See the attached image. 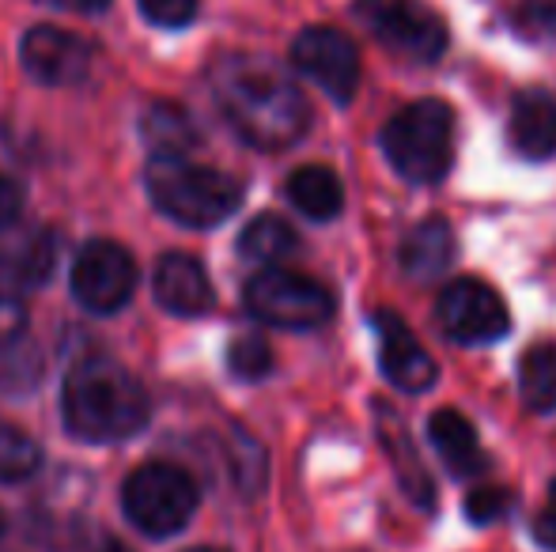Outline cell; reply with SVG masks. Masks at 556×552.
Wrapping results in <instances>:
<instances>
[{
    "label": "cell",
    "mask_w": 556,
    "mask_h": 552,
    "mask_svg": "<svg viewBox=\"0 0 556 552\" xmlns=\"http://www.w3.org/2000/svg\"><path fill=\"white\" fill-rule=\"evenodd\" d=\"M0 534H4V515H0Z\"/></svg>",
    "instance_id": "34"
},
{
    "label": "cell",
    "mask_w": 556,
    "mask_h": 552,
    "mask_svg": "<svg viewBox=\"0 0 556 552\" xmlns=\"http://www.w3.org/2000/svg\"><path fill=\"white\" fill-rule=\"evenodd\" d=\"M42 4L65 8V12H99V8H106V0H42Z\"/></svg>",
    "instance_id": "31"
},
{
    "label": "cell",
    "mask_w": 556,
    "mask_h": 552,
    "mask_svg": "<svg viewBox=\"0 0 556 552\" xmlns=\"http://www.w3.org/2000/svg\"><path fill=\"white\" fill-rule=\"evenodd\" d=\"M352 15L375 42L413 65H435L451 46L446 20L428 0H352Z\"/></svg>",
    "instance_id": "6"
},
{
    "label": "cell",
    "mask_w": 556,
    "mask_h": 552,
    "mask_svg": "<svg viewBox=\"0 0 556 552\" xmlns=\"http://www.w3.org/2000/svg\"><path fill=\"white\" fill-rule=\"evenodd\" d=\"M96 552H129V549H125L122 541H103V545H99Z\"/></svg>",
    "instance_id": "32"
},
{
    "label": "cell",
    "mask_w": 556,
    "mask_h": 552,
    "mask_svg": "<svg viewBox=\"0 0 556 552\" xmlns=\"http://www.w3.org/2000/svg\"><path fill=\"white\" fill-rule=\"evenodd\" d=\"M155 299L170 314L198 318L216 307V287L198 258H190V254H163L160 266H155Z\"/></svg>",
    "instance_id": "14"
},
{
    "label": "cell",
    "mask_w": 556,
    "mask_h": 552,
    "mask_svg": "<svg viewBox=\"0 0 556 552\" xmlns=\"http://www.w3.org/2000/svg\"><path fill=\"white\" fill-rule=\"evenodd\" d=\"M379 147L409 185H440L458 152V118L443 99H417L382 126Z\"/></svg>",
    "instance_id": "3"
},
{
    "label": "cell",
    "mask_w": 556,
    "mask_h": 552,
    "mask_svg": "<svg viewBox=\"0 0 556 552\" xmlns=\"http://www.w3.org/2000/svg\"><path fill=\"white\" fill-rule=\"evenodd\" d=\"M295 251H300V235L292 231V223H285L273 213L250 220L239 235V254L254 266H277Z\"/></svg>",
    "instance_id": "22"
},
{
    "label": "cell",
    "mask_w": 556,
    "mask_h": 552,
    "mask_svg": "<svg viewBox=\"0 0 556 552\" xmlns=\"http://www.w3.org/2000/svg\"><path fill=\"white\" fill-rule=\"evenodd\" d=\"M61 413L76 439L117 442L148 424V394L122 363L91 356L68 371L65 390H61Z\"/></svg>",
    "instance_id": "2"
},
{
    "label": "cell",
    "mask_w": 556,
    "mask_h": 552,
    "mask_svg": "<svg viewBox=\"0 0 556 552\" xmlns=\"http://www.w3.org/2000/svg\"><path fill=\"white\" fill-rule=\"evenodd\" d=\"M190 552H216V549H190Z\"/></svg>",
    "instance_id": "33"
},
{
    "label": "cell",
    "mask_w": 556,
    "mask_h": 552,
    "mask_svg": "<svg viewBox=\"0 0 556 552\" xmlns=\"http://www.w3.org/2000/svg\"><path fill=\"white\" fill-rule=\"evenodd\" d=\"M144 178L152 205L182 228H216L242 205L239 178L190 159H152Z\"/></svg>",
    "instance_id": "4"
},
{
    "label": "cell",
    "mask_w": 556,
    "mask_h": 552,
    "mask_svg": "<svg viewBox=\"0 0 556 552\" xmlns=\"http://www.w3.org/2000/svg\"><path fill=\"white\" fill-rule=\"evenodd\" d=\"M53 261H58V243L50 231H35L20 246H8V251H0V292L23 295L27 287L46 284L53 273Z\"/></svg>",
    "instance_id": "19"
},
{
    "label": "cell",
    "mask_w": 556,
    "mask_h": 552,
    "mask_svg": "<svg viewBox=\"0 0 556 552\" xmlns=\"http://www.w3.org/2000/svg\"><path fill=\"white\" fill-rule=\"evenodd\" d=\"M522 406L538 416L556 413V341H534L519 360Z\"/></svg>",
    "instance_id": "21"
},
{
    "label": "cell",
    "mask_w": 556,
    "mask_h": 552,
    "mask_svg": "<svg viewBox=\"0 0 556 552\" xmlns=\"http://www.w3.org/2000/svg\"><path fill=\"white\" fill-rule=\"evenodd\" d=\"M534 541L545 552H556V480L549 485V496H545V508L534 515V526H530Z\"/></svg>",
    "instance_id": "29"
},
{
    "label": "cell",
    "mask_w": 556,
    "mask_h": 552,
    "mask_svg": "<svg viewBox=\"0 0 556 552\" xmlns=\"http://www.w3.org/2000/svg\"><path fill=\"white\" fill-rule=\"evenodd\" d=\"M137 4L155 27H186L198 15V0H137Z\"/></svg>",
    "instance_id": "28"
},
{
    "label": "cell",
    "mask_w": 556,
    "mask_h": 552,
    "mask_svg": "<svg viewBox=\"0 0 556 552\" xmlns=\"http://www.w3.org/2000/svg\"><path fill=\"white\" fill-rule=\"evenodd\" d=\"M20 61L38 84L46 88H73V84H84L91 73V61H96V50L84 42L80 35L61 27H30L20 42Z\"/></svg>",
    "instance_id": "12"
},
{
    "label": "cell",
    "mask_w": 556,
    "mask_h": 552,
    "mask_svg": "<svg viewBox=\"0 0 556 552\" xmlns=\"http://www.w3.org/2000/svg\"><path fill=\"white\" fill-rule=\"evenodd\" d=\"M292 65L326 91L337 106H349L359 88V50L344 30L307 27L292 42Z\"/></svg>",
    "instance_id": "10"
},
{
    "label": "cell",
    "mask_w": 556,
    "mask_h": 552,
    "mask_svg": "<svg viewBox=\"0 0 556 552\" xmlns=\"http://www.w3.org/2000/svg\"><path fill=\"white\" fill-rule=\"evenodd\" d=\"M242 299H247V310L262 325L292 333L323 330L337 314V299L330 287L307 273H292V269H262V273H254L242 287Z\"/></svg>",
    "instance_id": "5"
},
{
    "label": "cell",
    "mask_w": 556,
    "mask_h": 552,
    "mask_svg": "<svg viewBox=\"0 0 556 552\" xmlns=\"http://www.w3.org/2000/svg\"><path fill=\"white\" fill-rule=\"evenodd\" d=\"M285 193L292 201V208H300L307 220L326 223L337 220L344 213V185L323 163H307V167H295L285 182Z\"/></svg>",
    "instance_id": "18"
},
{
    "label": "cell",
    "mask_w": 556,
    "mask_h": 552,
    "mask_svg": "<svg viewBox=\"0 0 556 552\" xmlns=\"http://www.w3.org/2000/svg\"><path fill=\"white\" fill-rule=\"evenodd\" d=\"M462 511H466V523L492 526V523H500V518H507L515 511V492H511V488H500V485H477L473 492L466 496Z\"/></svg>",
    "instance_id": "25"
},
{
    "label": "cell",
    "mask_w": 556,
    "mask_h": 552,
    "mask_svg": "<svg viewBox=\"0 0 556 552\" xmlns=\"http://www.w3.org/2000/svg\"><path fill=\"white\" fill-rule=\"evenodd\" d=\"M122 508L137 530L152 538L178 534L198 511V485L170 462H148L129 473L122 488Z\"/></svg>",
    "instance_id": "7"
},
{
    "label": "cell",
    "mask_w": 556,
    "mask_h": 552,
    "mask_svg": "<svg viewBox=\"0 0 556 552\" xmlns=\"http://www.w3.org/2000/svg\"><path fill=\"white\" fill-rule=\"evenodd\" d=\"M20 208H23V185L15 182V178L0 175V231H4L8 223H15Z\"/></svg>",
    "instance_id": "30"
},
{
    "label": "cell",
    "mask_w": 556,
    "mask_h": 552,
    "mask_svg": "<svg viewBox=\"0 0 556 552\" xmlns=\"http://www.w3.org/2000/svg\"><path fill=\"white\" fill-rule=\"evenodd\" d=\"M68 284L84 310L114 314L129 303L132 287H137V261L125 246L111 243V239H96L76 254Z\"/></svg>",
    "instance_id": "9"
},
{
    "label": "cell",
    "mask_w": 556,
    "mask_h": 552,
    "mask_svg": "<svg viewBox=\"0 0 556 552\" xmlns=\"http://www.w3.org/2000/svg\"><path fill=\"white\" fill-rule=\"evenodd\" d=\"M549 4H556V0H549Z\"/></svg>",
    "instance_id": "35"
},
{
    "label": "cell",
    "mask_w": 556,
    "mask_h": 552,
    "mask_svg": "<svg viewBox=\"0 0 556 552\" xmlns=\"http://www.w3.org/2000/svg\"><path fill=\"white\" fill-rule=\"evenodd\" d=\"M140 133L155 159H186V152L201 144V133L193 118L178 103H152L140 118Z\"/></svg>",
    "instance_id": "20"
},
{
    "label": "cell",
    "mask_w": 556,
    "mask_h": 552,
    "mask_svg": "<svg viewBox=\"0 0 556 552\" xmlns=\"http://www.w3.org/2000/svg\"><path fill=\"white\" fill-rule=\"evenodd\" d=\"M435 322L454 345L484 348L511 333V310L492 284L477 277H454L435 299Z\"/></svg>",
    "instance_id": "8"
},
{
    "label": "cell",
    "mask_w": 556,
    "mask_h": 552,
    "mask_svg": "<svg viewBox=\"0 0 556 552\" xmlns=\"http://www.w3.org/2000/svg\"><path fill=\"white\" fill-rule=\"evenodd\" d=\"M375 427H379V442L387 450L390 465L397 473L402 492L417 503L420 511H435V480L428 473V465L420 462V450L413 447V435L405 432L402 416L390 406H375Z\"/></svg>",
    "instance_id": "15"
},
{
    "label": "cell",
    "mask_w": 556,
    "mask_h": 552,
    "mask_svg": "<svg viewBox=\"0 0 556 552\" xmlns=\"http://www.w3.org/2000/svg\"><path fill=\"white\" fill-rule=\"evenodd\" d=\"M224 121L257 152H285L311 129V103L292 76L265 57H224L213 73Z\"/></svg>",
    "instance_id": "1"
},
{
    "label": "cell",
    "mask_w": 556,
    "mask_h": 552,
    "mask_svg": "<svg viewBox=\"0 0 556 552\" xmlns=\"http://www.w3.org/2000/svg\"><path fill=\"white\" fill-rule=\"evenodd\" d=\"M428 439H432L435 454L443 458L451 477L477 480L492 470L489 454L481 447V435H477V427L458 409H435L432 420H428Z\"/></svg>",
    "instance_id": "17"
},
{
    "label": "cell",
    "mask_w": 556,
    "mask_h": 552,
    "mask_svg": "<svg viewBox=\"0 0 556 552\" xmlns=\"http://www.w3.org/2000/svg\"><path fill=\"white\" fill-rule=\"evenodd\" d=\"M515 27L534 42L556 46V4L549 0H522V8L515 12Z\"/></svg>",
    "instance_id": "26"
},
{
    "label": "cell",
    "mask_w": 556,
    "mask_h": 552,
    "mask_svg": "<svg viewBox=\"0 0 556 552\" xmlns=\"http://www.w3.org/2000/svg\"><path fill=\"white\" fill-rule=\"evenodd\" d=\"M507 144L519 159L545 163L556 155V95L545 88H527L511 99Z\"/></svg>",
    "instance_id": "13"
},
{
    "label": "cell",
    "mask_w": 556,
    "mask_h": 552,
    "mask_svg": "<svg viewBox=\"0 0 556 552\" xmlns=\"http://www.w3.org/2000/svg\"><path fill=\"white\" fill-rule=\"evenodd\" d=\"M27 330V307L15 292H0V356H8L23 341Z\"/></svg>",
    "instance_id": "27"
},
{
    "label": "cell",
    "mask_w": 556,
    "mask_h": 552,
    "mask_svg": "<svg viewBox=\"0 0 556 552\" xmlns=\"http://www.w3.org/2000/svg\"><path fill=\"white\" fill-rule=\"evenodd\" d=\"M227 368L242 383H257L273 371V348L262 333H239V337L227 345Z\"/></svg>",
    "instance_id": "24"
},
{
    "label": "cell",
    "mask_w": 556,
    "mask_h": 552,
    "mask_svg": "<svg viewBox=\"0 0 556 552\" xmlns=\"http://www.w3.org/2000/svg\"><path fill=\"white\" fill-rule=\"evenodd\" d=\"M42 465V450L23 427L0 424V480H27Z\"/></svg>",
    "instance_id": "23"
},
{
    "label": "cell",
    "mask_w": 556,
    "mask_h": 552,
    "mask_svg": "<svg viewBox=\"0 0 556 552\" xmlns=\"http://www.w3.org/2000/svg\"><path fill=\"white\" fill-rule=\"evenodd\" d=\"M397 261H402V273L417 284H432L443 280L458 261V239L454 228L443 216H428L417 228L405 231L402 246H397Z\"/></svg>",
    "instance_id": "16"
},
{
    "label": "cell",
    "mask_w": 556,
    "mask_h": 552,
    "mask_svg": "<svg viewBox=\"0 0 556 552\" xmlns=\"http://www.w3.org/2000/svg\"><path fill=\"white\" fill-rule=\"evenodd\" d=\"M371 325L379 333V371L394 390L402 394H428L440 378L432 352L417 341V333L409 330L397 310H375Z\"/></svg>",
    "instance_id": "11"
}]
</instances>
